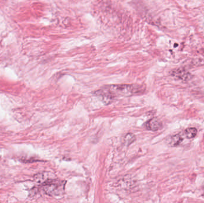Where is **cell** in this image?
Listing matches in <instances>:
<instances>
[{"mask_svg":"<svg viewBox=\"0 0 204 203\" xmlns=\"http://www.w3.org/2000/svg\"><path fill=\"white\" fill-rule=\"evenodd\" d=\"M145 126L147 130L151 131H157L163 127V124L159 119L153 118L146 122Z\"/></svg>","mask_w":204,"mask_h":203,"instance_id":"4","label":"cell"},{"mask_svg":"<svg viewBox=\"0 0 204 203\" xmlns=\"http://www.w3.org/2000/svg\"><path fill=\"white\" fill-rule=\"evenodd\" d=\"M173 76L182 81H188L191 78V74L185 70L179 69L173 72Z\"/></svg>","mask_w":204,"mask_h":203,"instance_id":"5","label":"cell"},{"mask_svg":"<svg viewBox=\"0 0 204 203\" xmlns=\"http://www.w3.org/2000/svg\"><path fill=\"white\" fill-rule=\"evenodd\" d=\"M197 129L195 127H189L185 131V135L187 139L195 138L197 134Z\"/></svg>","mask_w":204,"mask_h":203,"instance_id":"8","label":"cell"},{"mask_svg":"<svg viewBox=\"0 0 204 203\" xmlns=\"http://www.w3.org/2000/svg\"><path fill=\"white\" fill-rule=\"evenodd\" d=\"M34 179L36 182L43 185H45L51 181L57 179L55 175L47 172H41L36 174L34 176Z\"/></svg>","mask_w":204,"mask_h":203,"instance_id":"3","label":"cell"},{"mask_svg":"<svg viewBox=\"0 0 204 203\" xmlns=\"http://www.w3.org/2000/svg\"><path fill=\"white\" fill-rule=\"evenodd\" d=\"M43 189L48 195L53 196L60 195L64 192V184L63 182L56 179L44 185Z\"/></svg>","mask_w":204,"mask_h":203,"instance_id":"2","label":"cell"},{"mask_svg":"<svg viewBox=\"0 0 204 203\" xmlns=\"http://www.w3.org/2000/svg\"><path fill=\"white\" fill-rule=\"evenodd\" d=\"M136 136L132 133H128L124 138V142L125 145H130L136 140Z\"/></svg>","mask_w":204,"mask_h":203,"instance_id":"7","label":"cell"},{"mask_svg":"<svg viewBox=\"0 0 204 203\" xmlns=\"http://www.w3.org/2000/svg\"><path fill=\"white\" fill-rule=\"evenodd\" d=\"M182 140L183 139L180 135H176L171 136L168 141L169 144L171 145V146L175 147L177 146Z\"/></svg>","mask_w":204,"mask_h":203,"instance_id":"6","label":"cell"},{"mask_svg":"<svg viewBox=\"0 0 204 203\" xmlns=\"http://www.w3.org/2000/svg\"><path fill=\"white\" fill-rule=\"evenodd\" d=\"M115 97L116 95L131 96L142 93L145 89L140 85H112L104 87Z\"/></svg>","mask_w":204,"mask_h":203,"instance_id":"1","label":"cell"}]
</instances>
